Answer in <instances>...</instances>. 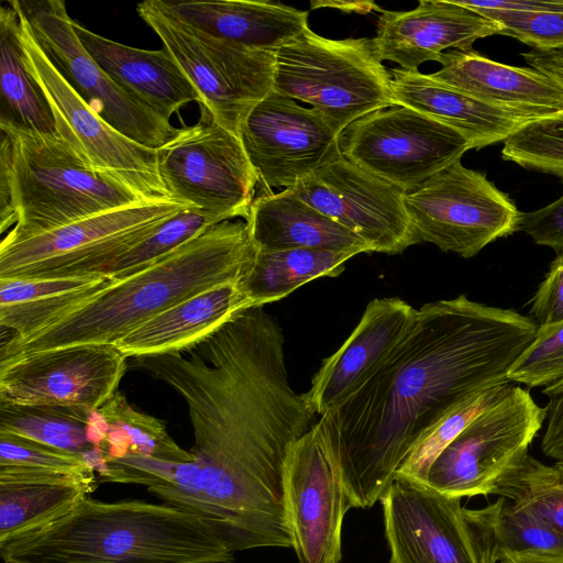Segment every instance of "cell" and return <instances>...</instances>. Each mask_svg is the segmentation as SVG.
Instances as JSON below:
<instances>
[{"label": "cell", "mask_w": 563, "mask_h": 563, "mask_svg": "<svg viewBox=\"0 0 563 563\" xmlns=\"http://www.w3.org/2000/svg\"><path fill=\"white\" fill-rule=\"evenodd\" d=\"M187 354L150 356L143 369L185 400L194 460L104 459L99 482L145 486L164 504L210 522L233 552L292 548L286 462L317 413L290 386L283 329L234 319Z\"/></svg>", "instance_id": "obj_1"}, {"label": "cell", "mask_w": 563, "mask_h": 563, "mask_svg": "<svg viewBox=\"0 0 563 563\" xmlns=\"http://www.w3.org/2000/svg\"><path fill=\"white\" fill-rule=\"evenodd\" d=\"M538 324L461 295L424 303L378 369L320 418L352 504L380 500L421 438L454 408L496 386Z\"/></svg>", "instance_id": "obj_2"}, {"label": "cell", "mask_w": 563, "mask_h": 563, "mask_svg": "<svg viewBox=\"0 0 563 563\" xmlns=\"http://www.w3.org/2000/svg\"><path fill=\"white\" fill-rule=\"evenodd\" d=\"M255 254L246 222L223 221L115 282L60 319L1 343L0 363L66 346L115 344L154 316L216 286L239 283Z\"/></svg>", "instance_id": "obj_3"}, {"label": "cell", "mask_w": 563, "mask_h": 563, "mask_svg": "<svg viewBox=\"0 0 563 563\" xmlns=\"http://www.w3.org/2000/svg\"><path fill=\"white\" fill-rule=\"evenodd\" d=\"M233 553L210 522L190 511L89 496L0 540L3 563H231Z\"/></svg>", "instance_id": "obj_4"}, {"label": "cell", "mask_w": 563, "mask_h": 563, "mask_svg": "<svg viewBox=\"0 0 563 563\" xmlns=\"http://www.w3.org/2000/svg\"><path fill=\"white\" fill-rule=\"evenodd\" d=\"M0 231L20 241L142 201L88 165L57 132L0 124Z\"/></svg>", "instance_id": "obj_5"}, {"label": "cell", "mask_w": 563, "mask_h": 563, "mask_svg": "<svg viewBox=\"0 0 563 563\" xmlns=\"http://www.w3.org/2000/svg\"><path fill=\"white\" fill-rule=\"evenodd\" d=\"M274 91L311 104L338 135L355 120L395 104L390 73L373 38L332 40L310 27L276 52Z\"/></svg>", "instance_id": "obj_6"}, {"label": "cell", "mask_w": 563, "mask_h": 563, "mask_svg": "<svg viewBox=\"0 0 563 563\" xmlns=\"http://www.w3.org/2000/svg\"><path fill=\"white\" fill-rule=\"evenodd\" d=\"M200 95L211 119L239 137L249 113L274 91L276 52L247 47L180 20L164 0L136 5Z\"/></svg>", "instance_id": "obj_7"}, {"label": "cell", "mask_w": 563, "mask_h": 563, "mask_svg": "<svg viewBox=\"0 0 563 563\" xmlns=\"http://www.w3.org/2000/svg\"><path fill=\"white\" fill-rule=\"evenodd\" d=\"M187 203L142 201L20 241L0 244L1 279L89 278Z\"/></svg>", "instance_id": "obj_8"}, {"label": "cell", "mask_w": 563, "mask_h": 563, "mask_svg": "<svg viewBox=\"0 0 563 563\" xmlns=\"http://www.w3.org/2000/svg\"><path fill=\"white\" fill-rule=\"evenodd\" d=\"M545 419L547 408L527 389L511 385L438 455L424 485L455 498L495 495L529 454Z\"/></svg>", "instance_id": "obj_9"}, {"label": "cell", "mask_w": 563, "mask_h": 563, "mask_svg": "<svg viewBox=\"0 0 563 563\" xmlns=\"http://www.w3.org/2000/svg\"><path fill=\"white\" fill-rule=\"evenodd\" d=\"M389 563H497L499 551L482 509L396 477L380 499Z\"/></svg>", "instance_id": "obj_10"}, {"label": "cell", "mask_w": 563, "mask_h": 563, "mask_svg": "<svg viewBox=\"0 0 563 563\" xmlns=\"http://www.w3.org/2000/svg\"><path fill=\"white\" fill-rule=\"evenodd\" d=\"M8 3L58 74L111 126L153 150L178 135L180 128L117 85L93 60L78 38L64 1L10 0Z\"/></svg>", "instance_id": "obj_11"}, {"label": "cell", "mask_w": 563, "mask_h": 563, "mask_svg": "<svg viewBox=\"0 0 563 563\" xmlns=\"http://www.w3.org/2000/svg\"><path fill=\"white\" fill-rule=\"evenodd\" d=\"M419 243L464 258L519 230L521 211L486 176L457 161L405 194Z\"/></svg>", "instance_id": "obj_12"}, {"label": "cell", "mask_w": 563, "mask_h": 563, "mask_svg": "<svg viewBox=\"0 0 563 563\" xmlns=\"http://www.w3.org/2000/svg\"><path fill=\"white\" fill-rule=\"evenodd\" d=\"M339 147L347 161L406 194L471 150L452 128L399 104L352 122L339 134Z\"/></svg>", "instance_id": "obj_13"}, {"label": "cell", "mask_w": 563, "mask_h": 563, "mask_svg": "<svg viewBox=\"0 0 563 563\" xmlns=\"http://www.w3.org/2000/svg\"><path fill=\"white\" fill-rule=\"evenodd\" d=\"M157 161L172 200L228 220H246L258 186L256 173L240 137L216 123L208 112L207 119L180 128L176 137L158 148Z\"/></svg>", "instance_id": "obj_14"}, {"label": "cell", "mask_w": 563, "mask_h": 563, "mask_svg": "<svg viewBox=\"0 0 563 563\" xmlns=\"http://www.w3.org/2000/svg\"><path fill=\"white\" fill-rule=\"evenodd\" d=\"M20 23L26 64L49 102L56 132L88 165L145 201L172 200L159 176L157 150L126 137L98 115L58 74L21 19Z\"/></svg>", "instance_id": "obj_15"}, {"label": "cell", "mask_w": 563, "mask_h": 563, "mask_svg": "<svg viewBox=\"0 0 563 563\" xmlns=\"http://www.w3.org/2000/svg\"><path fill=\"white\" fill-rule=\"evenodd\" d=\"M285 500L299 563H339L342 522L352 504L321 418L290 448Z\"/></svg>", "instance_id": "obj_16"}, {"label": "cell", "mask_w": 563, "mask_h": 563, "mask_svg": "<svg viewBox=\"0 0 563 563\" xmlns=\"http://www.w3.org/2000/svg\"><path fill=\"white\" fill-rule=\"evenodd\" d=\"M126 358L114 344H87L1 362L0 402L95 412L118 391Z\"/></svg>", "instance_id": "obj_17"}, {"label": "cell", "mask_w": 563, "mask_h": 563, "mask_svg": "<svg viewBox=\"0 0 563 563\" xmlns=\"http://www.w3.org/2000/svg\"><path fill=\"white\" fill-rule=\"evenodd\" d=\"M290 189L360 236L372 252L398 254L419 243L405 206L406 192L342 155Z\"/></svg>", "instance_id": "obj_18"}, {"label": "cell", "mask_w": 563, "mask_h": 563, "mask_svg": "<svg viewBox=\"0 0 563 563\" xmlns=\"http://www.w3.org/2000/svg\"><path fill=\"white\" fill-rule=\"evenodd\" d=\"M239 137L263 194L292 188L341 156L339 135L320 112L275 91L249 113Z\"/></svg>", "instance_id": "obj_19"}, {"label": "cell", "mask_w": 563, "mask_h": 563, "mask_svg": "<svg viewBox=\"0 0 563 563\" xmlns=\"http://www.w3.org/2000/svg\"><path fill=\"white\" fill-rule=\"evenodd\" d=\"M417 309L398 297L371 300L345 342L323 362L306 398L324 416L352 395L405 338Z\"/></svg>", "instance_id": "obj_20"}, {"label": "cell", "mask_w": 563, "mask_h": 563, "mask_svg": "<svg viewBox=\"0 0 563 563\" xmlns=\"http://www.w3.org/2000/svg\"><path fill=\"white\" fill-rule=\"evenodd\" d=\"M376 26L378 57L405 70L440 62L445 49H472L478 38L501 32L498 23L455 0H421L408 11L382 10Z\"/></svg>", "instance_id": "obj_21"}, {"label": "cell", "mask_w": 563, "mask_h": 563, "mask_svg": "<svg viewBox=\"0 0 563 563\" xmlns=\"http://www.w3.org/2000/svg\"><path fill=\"white\" fill-rule=\"evenodd\" d=\"M439 63L433 79L487 104L530 120L563 111V87L532 67L505 65L473 48L449 49Z\"/></svg>", "instance_id": "obj_22"}, {"label": "cell", "mask_w": 563, "mask_h": 563, "mask_svg": "<svg viewBox=\"0 0 563 563\" xmlns=\"http://www.w3.org/2000/svg\"><path fill=\"white\" fill-rule=\"evenodd\" d=\"M73 27L93 60L125 91L163 118L183 106L197 101L200 95L163 46L142 49L101 36L74 21Z\"/></svg>", "instance_id": "obj_23"}, {"label": "cell", "mask_w": 563, "mask_h": 563, "mask_svg": "<svg viewBox=\"0 0 563 563\" xmlns=\"http://www.w3.org/2000/svg\"><path fill=\"white\" fill-rule=\"evenodd\" d=\"M395 104L410 108L459 132L471 150L505 142L530 120L482 102L419 70L389 69Z\"/></svg>", "instance_id": "obj_24"}, {"label": "cell", "mask_w": 563, "mask_h": 563, "mask_svg": "<svg viewBox=\"0 0 563 563\" xmlns=\"http://www.w3.org/2000/svg\"><path fill=\"white\" fill-rule=\"evenodd\" d=\"M239 283L216 286L166 309L114 345L132 358L186 353L234 314L252 307Z\"/></svg>", "instance_id": "obj_25"}, {"label": "cell", "mask_w": 563, "mask_h": 563, "mask_svg": "<svg viewBox=\"0 0 563 563\" xmlns=\"http://www.w3.org/2000/svg\"><path fill=\"white\" fill-rule=\"evenodd\" d=\"M245 222L257 251L372 252L360 236L309 206L290 188L255 197Z\"/></svg>", "instance_id": "obj_26"}, {"label": "cell", "mask_w": 563, "mask_h": 563, "mask_svg": "<svg viewBox=\"0 0 563 563\" xmlns=\"http://www.w3.org/2000/svg\"><path fill=\"white\" fill-rule=\"evenodd\" d=\"M180 20L240 45L277 52L308 26V12L267 0L164 1Z\"/></svg>", "instance_id": "obj_27"}, {"label": "cell", "mask_w": 563, "mask_h": 563, "mask_svg": "<svg viewBox=\"0 0 563 563\" xmlns=\"http://www.w3.org/2000/svg\"><path fill=\"white\" fill-rule=\"evenodd\" d=\"M97 485L96 476L0 467V540L60 515Z\"/></svg>", "instance_id": "obj_28"}, {"label": "cell", "mask_w": 563, "mask_h": 563, "mask_svg": "<svg viewBox=\"0 0 563 563\" xmlns=\"http://www.w3.org/2000/svg\"><path fill=\"white\" fill-rule=\"evenodd\" d=\"M0 124L56 132L49 102L26 64L18 12L9 3L0 8Z\"/></svg>", "instance_id": "obj_29"}, {"label": "cell", "mask_w": 563, "mask_h": 563, "mask_svg": "<svg viewBox=\"0 0 563 563\" xmlns=\"http://www.w3.org/2000/svg\"><path fill=\"white\" fill-rule=\"evenodd\" d=\"M354 253L307 249L257 251L240 280L252 307L279 300L319 277H335Z\"/></svg>", "instance_id": "obj_30"}, {"label": "cell", "mask_w": 563, "mask_h": 563, "mask_svg": "<svg viewBox=\"0 0 563 563\" xmlns=\"http://www.w3.org/2000/svg\"><path fill=\"white\" fill-rule=\"evenodd\" d=\"M97 411L108 424L101 445L104 459L136 454L175 463L194 460L189 451L172 439L164 421L134 409L120 391Z\"/></svg>", "instance_id": "obj_31"}, {"label": "cell", "mask_w": 563, "mask_h": 563, "mask_svg": "<svg viewBox=\"0 0 563 563\" xmlns=\"http://www.w3.org/2000/svg\"><path fill=\"white\" fill-rule=\"evenodd\" d=\"M91 413L78 408L0 402V432L37 441L84 457L96 448L87 435Z\"/></svg>", "instance_id": "obj_32"}, {"label": "cell", "mask_w": 563, "mask_h": 563, "mask_svg": "<svg viewBox=\"0 0 563 563\" xmlns=\"http://www.w3.org/2000/svg\"><path fill=\"white\" fill-rule=\"evenodd\" d=\"M228 219L188 207L163 222L143 241L111 261L101 275L123 279L170 254L210 228Z\"/></svg>", "instance_id": "obj_33"}, {"label": "cell", "mask_w": 563, "mask_h": 563, "mask_svg": "<svg viewBox=\"0 0 563 563\" xmlns=\"http://www.w3.org/2000/svg\"><path fill=\"white\" fill-rule=\"evenodd\" d=\"M534 515L563 536V465L528 454L499 484L496 494Z\"/></svg>", "instance_id": "obj_34"}, {"label": "cell", "mask_w": 563, "mask_h": 563, "mask_svg": "<svg viewBox=\"0 0 563 563\" xmlns=\"http://www.w3.org/2000/svg\"><path fill=\"white\" fill-rule=\"evenodd\" d=\"M511 385L486 389L454 408L421 438L400 465L396 477L424 484L429 468L438 455L473 419L500 399Z\"/></svg>", "instance_id": "obj_35"}, {"label": "cell", "mask_w": 563, "mask_h": 563, "mask_svg": "<svg viewBox=\"0 0 563 563\" xmlns=\"http://www.w3.org/2000/svg\"><path fill=\"white\" fill-rule=\"evenodd\" d=\"M500 554L504 552H563V536L510 500L499 497L481 508Z\"/></svg>", "instance_id": "obj_36"}, {"label": "cell", "mask_w": 563, "mask_h": 563, "mask_svg": "<svg viewBox=\"0 0 563 563\" xmlns=\"http://www.w3.org/2000/svg\"><path fill=\"white\" fill-rule=\"evenodd\" d=\"M501 155L563 180V111L523 124L504 142Z\"/></svg>", "instance_id": "obj_37"}, {"label": "cell", "mask_w": 563, "mask_h": 563, "mask_svg": "<svg viewBox=\"0 0 563 563\" xmlns=\"http://www.w3.org/2000/svg\"><path fill=\"white\" fill-rule=\"evenodd\" d=\"M510 383L549 387L563 379V321L538 327L532 343L508 371Z\"/></svg>", "instance_id": "obj_38"}, {"label": "cell", "mask_w": 563, "mask_h": 563, "mask_svg": "<svg viewBox=\"0 0 563 563\" xmlns=\"http://www.w3.org/2000/svg\"><path fill=\"white\" fill-rule=\"evenodd\" d=\"M0 467H19L96 476L82 456L37 441L0 432Z\"/></svg>", "instance_id": "obj_39"}, {"label": "cell", "mask_w": 563, "mask_h": 563, "mask_svg": "<svg viewBox=\"0 0 563 563\" xmlns=\"http://www.w3.org/2000/svg\"><path fill=\"white\" fill-rule=\"evenodd\" d=\"M472 10L498 23L501 29L500 35L515 37L530 45L532 49L563 48V13L561 12Z\"/></svg>", "instance_id": "obj_40"}, {"label": "cell", "mask_w": 563, "mask_h": 563, "mask_svg": "<svg viewBox=\"0 0 563 563\" xmlns=\"http://www.w3.org/2000/svg\"><path fill=\"white\" fill-rule=\"evenodd\" d=\"M100 276L89 278L1 279L0 306L41 300L51 296L80 289Z\"/></svg>", "instance_id": "obj_41"}, {"label": "cell", "mask_w": 563, "mask_h": 563, "mask_svg": "<svg viewBox=\"0 0 563 563\" xmlns=\"http://www.w3.org/2000/svg\"><path fill=\"white\" fill-rule=\"evenodd\" d=\"M531 303L530 312L536 318L538 327L563 321V253L558 254L551 263Z\"/></svg>", "instance_id": "obj_42"}, {"label": "cell", "mask_w": 563, "mask_h": 563, "mask_svg": "<svg viewBox=\"0 0 563 563\" xmlns=\"http://www.w3.org/2000/svg\"><path fill=\"white\" fill-rule=\"evenodd\" d=\"M519 230L537 244L563 253V196L541 209L522 212Z\"/></svg>", "instance_id": "obj_43"}, {"label": "cell", "mask_w": 563, "mask_h": 563, "mask_svg": "<svg viewBox=\"0 0 563 563\" xmlns=\"http://www.w3.org/2000/svg\"><path fill=\"white\" fill-rule=\"evenodd\" d=\"M547 429L541 440L543 454L563 465V395L550 397Z\"/></svg>", "instance_id": "obj_44"}, {"label": "cell", "mask_w": 563, "mask_h": 563, "mask_svg": "<svg viewBox=\"0 0 563 563\" xmlns=\"http://www.w3.org/2000/svg\"><path fill=\"white\" fill-rule=\"evenodd\" d=\"M471 9H494L516 11H547L563 13V0H455Z\"/></svg>", "instance_id": "obj_45"}, {"label": "cell", "mask_w": 563, "mask_h": 563, "mask_svg": "<svg viewBox=\"0 0 563 563\" xmlns=\"http://www.w3.org/2000/svg\"><path fill=\"white\" fill-rule=\"evenodd\" d=\"M530 67L548 75L552 79L563 78V48L551 51L531 49L522 53Z\"/></svg>", "instance_id": "obj_46"}, {"label": "cell", "mask_w": 563, "mask_h": 563, "mask_svg": "<svg viewBox=\"0 0 563 563\" xmlns=\"http://www.w3.org/2000/svg\"><path fill=\"white\" fill-rule=\"evenodd\" d=\"M500 563H563V552L520 551L504 552Z\"/></svg>", "instance_id": "obj_47"}, {"label": "cell", "mask_w": 563, "mask_h": 563, "mask_svg": "<svg viewBox=\"0 0 563 563\" xmlns=\"http://www.w3.org/2000/svg\"><path fill=\"white\" fill-rule=\"evenodd\" d=\"M542 393L549 397L563 395V379L542 389Z\"/></svg>", "instance_id": "obj_48"}]
</instances>
